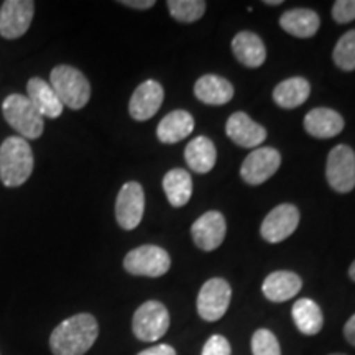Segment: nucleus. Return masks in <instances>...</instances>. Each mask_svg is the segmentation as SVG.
I'll list each match as a JSON object with an SVG mask.
<instances>
[{
	"instance_id": "c756f323",
	"label": "nucleus",
	"mask_w": 355,
	"mask_h": 355,
	"mask_svg": "<svg viewBox=\"0 0 355 355\" xmlns=\"http://www.w3.org/2000/svg\"><path fill=\"white\" fill-rule=\"evenodd\" d=\"M332 19L337 24H349L355 20V0H337L332 7Z\"/></svg>"
},
{
	"instance_id": "bb28decb",
	"label": "nucleus",
	"mask_w": 355,
	"mask_h": 355,
	"mask_svg": "<svg viewBox=\"0 0 355 355\" xmlns=\"http://www.w3.org/2000/svg\"><path fill=\"white\" fill-rule=\"evenodd\" d=\"M166 6L173 19L183 24H193L206 12V2L202 0H168Z\"/></svg>"
},
{
	"instance_id": "e433bc0d",
	"label": "nucleus",
	"mask_w": 355,
	"mask_h": 355,
	"mask_svg": "<svg viewBox=\"0 0 355 355\" xmlns=\"http://www.w3.org/2000/svg\"><path fill=\"white\" fill-rule=\"evenodd\" d=\"M331 355H344V354H331Z\"/></svg>"
},
{
	"instance_id": "c9c22d12",
	"label": "nucleus",
	"mask_w": 355,
	"mask_h": 355,
	"mask_svg": "<svg viewBox=\"0 0 355 355\" xmlns=\"http://www.w3.org/2000/svg\"><path fill=\"white\" fill-rule=\"evenodd\" d=\"M266 6H279V3H283L282 0H265Z\"/></svg>"
},
{
	"instance_id": "6ab92c4d",
	"label": "nucleus",
	"mask_w": 355,
	"mask_h": 355,
	"mask_svg": "<svg viewBox=\"0 0 355 355\" xmlns=\"http://www.w3.org/2000/svg\"><path fill=\"white\" fill-rule=\"evenodd\" d=\"M279 26L296 38H311L318 33L321 19L311 8H293L279 17Z\"/></svg>"
},
{
	"instance_id": "423d86ee",
	"label": "nucleus",
	"mask_w": 355,
	"mask_h": 355,
	"mask_svg": "<svg viewBox=\"0 0 355 355\" xmlns=\"http://www.w3.org/2000/svg\"><path fill=\"white\" fill-rule=\"evenodd\" d=\"M171 259L165 248L158 245H141L128 252L123 259V268L135 277L158 278L168 273Z\"/></svg>"
},
{
	"instance_id": "393cba45",
	"label": "nucleus",
	"mask_w": 355,
	"mask_h": 355,
	"mask_svg": "<svg viewBox=\"0 0 355 355\" xmlns=\"http://www.w3.org/2000/svg\"><path fill=\"white\" fill-rule=\"evenodd\" d=\"M309 92V83L304 78L295 76L285 79L273 89V101L282 109H296L308 101Z\"/></svg>"
},
{
	"instance_id": "2eb2a0df",
	"label": "nucleus",
	"mask_w": 355,
	"mask_h": 355,
	"mask_svg": "<svg viewBox=\"0 0 355 355\" xmlns=\"http://www.w3.org/2000/svg\"><path fill=\"white\" fill-rule=\"evenodd\" d=\"M225 133L242 148H259L266 139V130L245 112H234L225 123Z\"/></svg>"
},
{
	"instance_id": "39448f33",
	"label": "nucleus",
	"mask_w": 355,
	"mask_h": 355,
	"mask_svg": "<svg viewBox=\"0 0 355 355\" xmlns=\"http://www.w3.org/2000/svg\"><path fill=\"white\" fill-rule=\"evenodd\" d=\"M170 327V313L159 301L150 300L135 311L132 319V331L139 340L157 343Z\"/></svg>"
},
{
	"instance_id": "1a4fd4ad",
	"label": "nucleus",
	"mask_w": 355,
	"mask_h": 355,
	"mask_svg": "<svg viewBox=\"0 0 355 355\" xmlns=\"http://www.w3.org/2000/svg\"><path fill=\"white\" fill-rule=\"evenodd\" d=\"M145 212V193L140 183L128 181L119 191L115 201V219L123 230L139 227Z\"/></svg>"
},
{
	"instance_id": "4468645a",
	"label": "nucleus",
	"mask_w": 355,
	"mask_h": 355,
	"mask_svg": "<svg viewBox=\"0 0 355 355\" xmlns=\"http://www.w3.org/2000/svg\"><path fill=\"white\" fill-rule=\"evenodd\" d=\"M225 232H227L225 219L217 211H209L202 214L191 227L194 243L204 252H212L219 248L225 239Z\"/></svg>"
},
{
	"instance_id": "f8f14e48",
	"label": "nucleus",
	"mask_w": 355,
	"mask_h": 355,
	"mask_svg": "<svg viewBox=\"0 0 355 355\" xmlns=\"http://www.w3.org/2000/svg\"><path fill=\"white\" fill-rule=\"evenodd\" d=\"M279 165H282V155L272 148V146L255 148L254 152L248 153V157L243 159L241 176L245 183L257 186L270 180L278 171Z\"/></svg>"
},
{
	"instance_id": "dca6fc26",
	"label": "nucleus",
	"mask_w": 355,
	"mask_h": 355,
	"mask_svg": "<svg viewBox=\"0 0 355 355\" xmlns=\"http://www.w3.org/2000/svg\"><path fill=\"white\" fill-rule=\"evenodd\" d=\"M304 130L314 139H332L344 130V119L332 109H313L304 117Z\"/></svg>"
},
{
	"instance_id": "5701e85b",
	"label": "nucleus",
	"mask_w": 355,
	"mask_h": 355,
	"mask_svg": "<svg viewBox=\"0 0 355 355\" xmlns=\"http://www.w3.org/2000/svg\"><path fill=\"white\" fill-rule=\"evenodd\" d=\"M291 316L301 334L316 336L322 329V324H324L322 311L319 308L316 301L309 298L298 300L295 304H293Z\"/></svg>"
},
{
	"instance_id": "f03ea898",
	"label": "nucleus",
	"mask_w": 355,
	"mask_h": 355,
	"mask_svg": "<svg viewBox=\"0 0 355 355\" xmlns=\"http://www.w3.org/2000/svg\"><path fill=\"white\" fill-rule=\"evenodd\" d=\"M32 146L21 137H8L0 145V180L8 188L26 183L33 173Z\"/></svg>"
},
{
	"instance_id": "f704fd0d",
	"label": "nucleus",
	"mask_w": 355,
	"mask_h": 355,
	"mask_svg": "<svg viewBox=\"0 0 355 355\" xmlns=\"http://www.w3.org/2000/svg\"><path fill=\"white\" fill-rule=\"evenodd\" d=\"M349 277L355 282V260H354V263L350 265V268H349Z\"/></svg>"
},
{
	"instance_id": "473e14b6",
	"label": "nucleus",
	"mask_w": 355,
	"mask_h": 355,
	"mask_svg": "<svg viewBox=\"0 0 355 355\" xmlns=\"http://www.w3.org/2000/svg\"><path fill=\"white\" fill-rule=\"evenodd\" d=\"M122 6L132 7V8H140V10H146V8H152L155 6V0H123L121 2Z\"/></svg>"
},
{
	"instance_id": "c85d7f7f",
	"label": "nucleus",
	"mask_w": 355,
	"mask_h": 355,
	"mask_svg": "<svg viewBox=\"0 0 355 355\" xmlns=\"http://www.w3.org/2000/svg\"><path fill=\"white\" fill-rule=\"evenodd\" d=\"M252 354L254 355H282L277 336L268 329H259L252 336Z\"/></svg>"
},
{
	"instance_id": "f3484780",
	"label": "nucleus",
	"mask_w": 355,
	"mask_h": 355,
	"mask_svg": "<svg viewBox=\"0 0 355 355\" xmlns=\"http://www.w3.org/2000/svg\"><path fill=\"white\" fill-rule=\"evenodd\" d=\"M303 288V282L296 273L293 272H273L265 278L261 291L265 298L273 303H285V301L295 298Z\"/></svg>"
},
{
	"instance_id": "7ed1b4c3",
	"label": "nucleus",
	"mask_w": 355,
	"mask_h": 355,
	"mask_svg": "<svg viewBox=\"0 0 355 355\" xmlns=\"http://www.w3.org/2000/svg\"><path fill=\"white\" fill-rule=\"evenodd\" d=\"M50 86L66 107L79 110L91 99V84L81 71L68 64H60L51 71Z\"/></svg>"
},
{
	"instance_id": "2f4dec72",
	"label": "nucleus",
	"mask_w": 355,
	"mask_h": 355,
	"mask_svg": "<svg viewBox=\"0 0 355 355\" xmlns=\"http://www.w3.org/2000/svg\"><path fill=\"white\" fill-rule=\"evenodd\" d=\"M137 355H176V350L168 344H159V345H153V347L141 350L140 354Z\"/></svg>"
},
{
	"instance_id": "412c9836",
	"label": "nucleus",
	"mask_w": 355,
	"mask_h": 355,
	"mask_svg": "<svg viewBox=\"0 0 355 355\" xmlns=\"http://www.w3.org/2000/svg\"><path fill=\"white\" fill-rule=\"evenodd\" d=\"M193 130V115L186 110H173L158 123L157 137L162 144H176V141L188 139Z\"/></svg>"
},
{
	"instance_id": "b1692460",
	"label": "nucleus",
	"mask_w": 355,
	"mask_h": 355,
	"mask_svg": "<svg viewBox=\"0 0 355 355\" xmlns=\"http://www.w3.org/2000/svg\"><path fill=\"white\" fill-rule=\"evenodd\" d=\"M184 158L188 166L196 173H209L216 165L217 152L211 139L207 137H196L186 146Z\"/></svg>"
},
{
	"instance_id": "aec40b11",
	"label": "nucleus",
	"mask_w": 355,
	"mask_h": 355,
	"mask_svg": "<svg viewBox=\"0 0 355 355\" xmlns=\"http://www.w3.org/2000/svg\"><path fill=\"white\" fill-rule=\"evenodd\" d=\"M232 51L239 63L247 68H260L266 60V48L257 33L241 32L232 40Z\"/></svg>"
},
{
	"instance_id": "9d476101",
	"label": "nucleus",
	"mask_w": 355,
	"mask_h": 355,
	"mask_svg": "<svg viewBox=\"0 0 355 355\" xmlns=\"http://www.w3.org/2000/svg\"><path fill=\"white\" fill-rule=\"evenodd\" d=\"M35 2L32 0H6L0 7V37L20 38L33 20Z\"/></svg>"
},
{
	"instance_id": "7c9ffc66",
	"label": "nucleus",
	"mask_w": 355,
	"mask_h": 355,
	"mask_svg": "<svg viewBox=\"0 0 355 355\" xmlns=\"http://www.w3.org/2000/svg\"><path fill=\"white\" fill-rule=\"evenodd\" d=\"M230 344L224 336L214 334L207 339V343L204 344L202 354L201 355H230Z\"/></svg>"
},
{
	"instance_id": "9b49d317",
	"label": "nucleus",
	"mask_w": 355,
	"mask_h": 355,
	"mask_svg": "<svg viewBox=\"0 0 355 355\" xmlns=\"http://www.w3.org/2000/svg\"><path fill=\"white\" fill-rule=\"evenodd\" d=\"M300 224V211L293 204H279L261 222L260 234L266 242L279 243L293 235Z\"/></svg>"
},
{
	"instance_id": "ddd939ff",
	"label": "nucleus",
	"mask_w": 355,
	"mask_h": 355,
	"mask_svg": "<svg viewBox=\"0 0 355 355\" xmlns=\"http://www.w3.org/2000/svg\"><path fill=\"white\" fill-rule=\"evenodd\" d=\"M163 97H165V91H163L162 84L153 81V79L141 83L132 94L130 102H128L130 117L139 122L152 119L158 112V109L162 107Z\"/></svg>"
},
{
	"instance_id": "6e6552de",
	"label": "nucleus",
	"mask_w": 355,
	"mask_h": 355,
	"mask_svg": "<svg viewBox=\"0 0 355 355\" xmlns=\"http://www.w3.org/2000/svg\"><path fill=\"white\" fill-rule=\"evenodd\" d=\"M230 296H232V290L225 279H207L198 295V314L207 322L219 321L227 313Z\"/></svg>"
},
{
	"instance_id": "0eeeda50",
	"label": "nucleus",
	"mask_w": 355,
	"mask_h": 355,
	"mask_svg": "<svg viewBox=\"0 0 355 355\" xmlns=\"http://www.w3.org/2000/svg\"><path fill=\"white\" fill-rule=\"evenodd\" d=\"M327 183L337 193L355 188V152L347 145H337L329 152L326 165Z\"/></svg>"
},
{
	"instance_id": "f257e3e1",
	"label": "nucleus",
	"mask_w": 355,
	"mask_h": 355,
	"mask_svg": "<svg viewBox=\"0 0 355 355\" xmlns=\"http://www.w3.org/2000/svg\"><path fill=\"white\" fill-rule=\"evenodd\" d=\"M99 336V324L89 313L64 319L50 336L53 355H84Z\"/></svg>"
},
{
	"instance_id": "a211bd4d",
	"label": "nucleus",
	"mask_w": 355,
	"mask_h": 355,
	"mask_svg": "<svg viewBox=\"0 0 355 355\" xmlns=\"http://www.w3.org/2000/svg\"><path fill=\"white\" fill-rule=\"evenodd\" d=\"M26 92H28V99L42 114V117L56 119L63 114L64 105L58 99L56 92L46 81L42 78H32L26 84Z\"/></svg>"
},
{
	"instance_id": "4be33fe9",
	"label": "nucleus",
	"mask_w": 355,
	"mask_h": 355,
	"mask_svg": "<svg viewBox=\"0 0 355 355\" xmlns=\"http://www.w3.org/2000/svg\"><path fill=\"white\" fill-rule=\"evenodd\" d=\"M194 94L204 104L224 105L234 97V86L225 78L206 74L194 84Z\"/></svg>"
},
{
	"instance_id": "cd10ccee",
	"label": "nucleus",
	"mask_w": 355,
	"mask_h": 355,
	"mask_svg": "<svg viewBox=\"0 0 355 355\" xmlns=\"http://www.w3.org/2000/svg\"><path fill=\"white\" fill-rule=\"evenodd\" d=\"M332 60L336 66L343 71H354L355 69V30L344 33L337 42Z\"/></svg>"
},
{
	"instance_id": "20e7f679",
	"label": "nucleus",
	"mask_w": 355,
	"mask_h": 355,
	"mask_svg": "<svg viewBox=\"0 0 355 355\" xmlns=\"http://www.w3.org/2000/svg\"><path fill=\"white\" fill-rule=\"evenodd\" d=\"M3 119L20 133L21 139H40L44 130L42 114L26 96L10 94L2 104Z\"/></svg>"
},
{
	"instance_id": "a878e982",
	"label": "nucleus",
	"mask_w": 355,
	"mask_h": 355,
	"mask_svg": "<svg viewBox=\"0 0 355 355\" xmlns=\"http://www.w3.org/2000/svg\"><path fill=\"white\" fill-rule=\"evenodd\" d=\"M163 189L173 207H183L193 194V180L183 168H175L163 178Z\"/></svg>"
},
{
	"instance_id": "72a5a7b5",
	"label": "nucleus",
	"mask_w": 355,
	"mask_h": 355,
	"mask_svg": "<svg viewBox=\"0 0 355 355\" xmlns=\"http://www.w3.org/2000/svg\"><path fill=\"white\" fill-rule=\"evenodd\" d=\"M344 336H345V339H347V343L352 344L355 347V314L349 319L347 322H345Z\"/></svg>"
}]
</instances>
